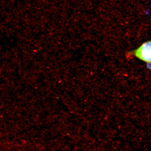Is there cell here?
<instances>
[{
  "label": "cell",
  "instance_id": "cell-1",
  "mask_svg": "<svg viewBox=\"0 0 151 151\" xmlns=\"http://www.w3.org/2000/svg\"><path fill=\"white\" fill-rule=\"evenodd\" d=\"M135 57L142 61L151 62V41L145 42L134 52Z\"/></svg>",
  "mask_w": 151,
  "mask_h": 151
}]
</instances>
